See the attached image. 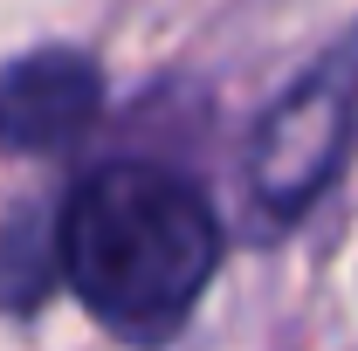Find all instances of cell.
Wrapping results in <instances>:
<instances>
[{
    "mask_svg": "<svg viewBox=\"0 0 358 351\" xmlns=\"http://www.w3.org/2000/svg\"><path fill=\"white\" fill-rule=\"evenodd\" d=\"M214 262V207L166 166H103L62 207V275L117 338L159 345L179 331Z\"/></svg>",
    "mask_w": 358,
    "mask_h": 351,
    "instance_id": "6da1fadb",
    "label": "cell"
},
{
    "mask_svg": "<svg viewBox=\"0 0 358 351\" xmlns=\"http://www.w3.org/2000/svg\"><path fill=\"white\" fill-rule=\"evenodd\" d=\"M352 96H358V42L310 69L268 110L262 138H255V200L268 214H303L324 179L338 173L345 138H352Z\"/></svg>",
    "mask_w": 358,
    "mask_h": 351,
    "instance_id": "7a4b0ae2",
    "label": "cell"
},
{
    "mask_svg": "<svg viewBox=\"0 0 358 351\" xmlns=\"http://www.w3.org/2000/svg\"><path fill=\"white\" fill-rule=\"evenodd\" d=\"M103 103L96 62L76 48H35L0 69V152H62Z\"/></svg>",
    "mask_w": 358,
    "mask_h": 351,
    "instance_id": "3957f363",
    "label": "cell"
}]
</instances>
